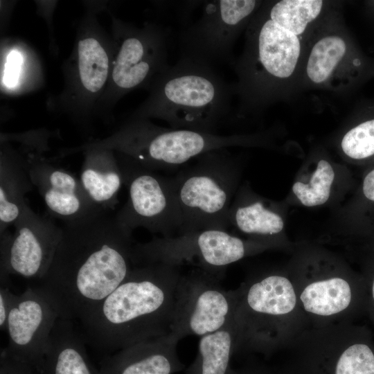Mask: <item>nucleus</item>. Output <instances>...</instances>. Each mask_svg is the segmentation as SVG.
<instances>
[{
  "instance_id": "11",
  "label": "nucleus",
  "mask_w": 374,
  "mask_h": 374,
  "mask_svg": "<svg viewBox=\"0 0 374 374\" xmlns=\"http://www.w3.org/2000/svg\"><path fill=\"white\" fill-rule=\"evenodd\" d=\"M220 280L195 267L177 284L170 333L179 340L215 332L235 319L236 290H226Z\"/></svg>"
},
{
  "instance_id": "8",
  "label": "nucleus",
  "mask_w": 374,
  "mask_h": 374,
  "mask_svg": "<svg viewBox=\"0 0 374 374\" xmlns=\"http://www.w3.org/2000/svg\"><path fill=\"white\" fill-rule=\"evenodd\" d=\"M172 177L181 215L179 235L204 229L226 230L237 168L226 148L198 157Z\"/></svg>"
},
{
  "instance_id": "9",
  "label": "nucleus",
  "mask_w": 374,
  "mask_h": 374,
  "mask_svg": "<svg viewBox=\"0 0 374 374\" xmlns=\"http://www.w3.org/2000/svg\"><path fill=\"white\" fill-rule=\"evenodd\" d=\"M262 247H265L245 241L226 230L204 229L134 242L132 262L134 266L163 262L180 267L187 263L221 280L229 265Z\"/></svg>"
},
{
  "instance_id": "5",
  "label": "nucleus",
  "mask_w": 374,
  "mask_h": 374,
  "mask_svg": "<svg viewBox=\"0 0 374 374\" xmlns=\"http://www.w3.org/2000/svg\"><path fill=\"white\" fill-rule=\"evenodd\" d=\"M100 8H105L87 5L71 53L62 63V89L46 100L51 112L66 116L84 130H89L97 118L98 107L108 85L114 54L112 35L97 17Z\"/></svg>"
},
{
  "instance_id": "10",
  "label": "nucleus",
  "mask_w": 374,
  "mask_h": 374,
  "mask_svg": "<svg viewBox=\"0 0 374 374\" xmlns=\"http://www.w3.org/2000/svg\"><path fill=\"white\" fill-rule=\"evenodd\" d=\"M128 199L115 217L130 232L143 227L163 238L179 235L181 215L172 177L115 152Z\"/></svg>"
},
{
  "instance_id": "19",
  "label": "nucleus",
  "mask_w": 374,
  "mask_h": 374,
  "mask_svg": "<svg viewBox=\"0 0 374 374\" xmlns=\"http://www.w3.org/2000/svg\"><path fill=\"white\" fill-rule=\"evenodd\" d=\"M74 321L59 317L51 332L39 374H100L87 355Z\"/></svg>"
},
{
  "instance_id": "13",
  "label": "nucleus",
  "mask_w": 374,
  "mask_h": 374,
  "mask_svg": "<svg viewBox=\"0 0 374 374\" xmlns=\"http://www.w3.org/2000/svg\"><path fill=\"white\" fill-rule=\"evenodd\" d=\"M59 317L55 303L39 286L28 287L19 295L12 294L5 330L8 345L2 351L39 374Z\"/></svg>"
},
{
  "instance_id": "33",
  "label": "nucleus",
  "mask_w": 374,
  "mask_h": 374,
  "mask_svg": "<svg viewBox=\"0 0 374 374\" xmlns=\"http://www.w3.org/2000/svg\"><path fill=\"white\" fill-rule=\"evenodd\" d=\"M363 193L367 199L374 202V169L364 179Z\"/></svg>"
},
{
  "instance_id": "23",
  "label": "nucleus",
  "mask_w": 374,
  "mask_h": 374,
  "mask_svg": "<svg viewBox=\"0 0 374 374\" xmlns=\"http://www.w3.org/2000/svg\"><path fill=\"white\" fill-rule=\"evenodd\" d=\"M237 337L235 319L222 329L201 337L197 356L186 374H228Z\"/></svg>"
},
{
  "instance_id": "7",
  "label": "nucleus",
  "mask_w": 374,
  "mask_h": 374,
  "mask_svg": "<svg viewBox=\"0 0 374 374\" xmlns=\"http://www.w3.org/2000/svg\"><path fill=\"white\" fill-rule=\"evenodd\" d=\"M114 54L108 85L97 109V118L109 122L125 95L150 89L168 68V33L154 22L138 26L109 12Z\"/></svg>"
},
{
  "instance_id": "30",
  "label": "nucleus",
  "mask_w": 374,
  "mask_h": 374,
  "mask_svg": "<svg viewBox=\"0 0 374 374\" xmlns=\"http://www.w3.org/2000/svg\"><path fill=\"white\" fill-rule=\"evenodd\" d=\"M57 1H37L35 4L37 6V10L38 15H40L46 22L48 25V35L50 44L49 48L53 53H57L58 48L56 44L54 35V29L53 24V12L55 9V6Z\"/></svg>"
},
{
  "instance_id": "1",
  "label": "nucleus",
  "mask_w": 374,
  "mask_h": 374,
  "mask_svg": "<svg viewBox=\"0 0 374 374\" xmlns=\"http://www.w3.org/2000/svg\"><path fill=\"white\" fill-rule=\"evenodd\" d=\"M132 233L109 212L66 224L51 265L39 287L60 317L80 322L134 267Z\"/></svg>"
},
{
  "instance_id": "3",
  "label": "nucleus",
  "mask_w": 374,
  "mask_h": 374,
  "mask_svg": "<svg viewBox=\"0 0 374 374\" xmlns=\"http://www.w3.org/2000/svg\"><path fill=\"white\" fill-rule=\"evenodd\" d=\"M232 91L211 64L181 56L127 118H157L170 128L216 134L226 120Z\"/></svg>"
},
{
  "instance_id": "22",
  "label": "nucleus",
  "mask_w": 374,
  "mask_h": 374,
  "mask_svg": "<svg viewBox=\"0 0 374 374\" xmlns=\"http://www.w3.org/2000/svg\"><path fill=\"white\" fill-rule=\"evenodd\" d=\"M2 49L1 89L22 94L41 87L42 66L35 52L24 42L8 39Z\"/></svg>"
},
{
  "instance_id": "2",
  "label": "nucleus",
  "mask_w": 374,
  "mask_h": 374,
  "mask_svg": "<svg viewBox=\"0 0 374 374\" xmlns=\"http://www.w3.org/2000/svg\"><path fill=\"white\" fill-rule=\"evenodd\" d=\"M181 267H133L124 281L82 320V338L98 350L116 352L170 333Z\"/></svg>"
},
{
  "instance_id": "28",
  "label": "nucleus",
  "mask_w": 374,
  "mask_h": 374,
  "mask_svg": "<svg viewBox=\"0 0 374 374\" xmlns=\"http://www.w3.org/2000/svg\"><path fill=\"white\" fill-rule=\"evenodd\" d=\"M341 148L347 156L355 159L374 155V118L349 130L341 141Z\"/></svg>"
},
{
  "instance_id": "20",
  "label": "nucleus",
  "mask_w": 374,
  "mask_h": 374,
  "mask_svg": "<svg viewBox=\"0 0 374 374\" xmlns=\"http://www.w3.org/2000/svg\"><path fill=\"white\" fill-rule=\"evenodd\" d=\"M82 154L80 181L84 190L98 208L106 212L114 210L123 184L115 152L91 148Z\"/></svg>"
},
{
  "instance_id": "21",
  "label": "nucleus",
  "mask_w": 374,
  "mask_h": 374,
  "mask_svg": "<svg viewBox=\"0 0 374 374\" xmlns=\"http://www.w3.org/2000/svg\"><path fill=\"white\" fill-rule=\"evenodd\" d=\"M253 39L256 65L269 75L286 78L293 73L300 54L296 35L269 17L260 25Z\"/></svg>"
},
{
  "instance_id": "6",
  "label": "nucleus",
  "mask_w": 374,
  "mask_h": 374,
  "mask_svg": "<svg viewBox=\"0 0 374 374\" xmlns=\"http://www.w3.org/2000/svg\"><path fill=\"white\" fill-rule=\"evenodd\" d=\"M238 136L166 128L149 119L127 118L111 134L62 148V157L91 148H105L131 157L154 171L176 168L192 159L243 143Z\"/></svg>"
},
{
  "instance_id": "12",
  "label": "nucleus",
  "mask_w": 374,
  "mask_h": 374,
  "mask_svg": "<svg viewBox=\"0 0 374 374\" xmlns=\"http://www.w3.org/2000/svg\"><path fill=\"white\" fill-rule=\"evenodd\" d=\"M13 233L1 234V285L10 274L41 280L48 271L62 235V228L28 206L14 223Z\"/></svg>"
},
{
  "instance_id": "18",
  "label": "nucleus",
  "mask_w": 374,
  "mask_h": 374,
  "mask_svg": "<svg viewBox=\"0 0 374 374\" xmlns=\"http://www.w3.org/2000/svg\"><path fill=\"white\" fill-rule=\"evenodd\" d=\"M28 163L24 155L9 143L1 142L0 151V233L19 218L28 206L25 195L30 191Z\"/></svg>"
},
{
  "instance_id": "24",
  "label": "nucleus",
  "mask_w": 374,
  "mask_h": 374,
  "mask_svg": "<svg viewBox=\"0 0 374 374\" xmlns=\"http://www.w3.org/2000/svg\"><path fill=\"white\" fill-rule=\"evenodd\" d=\"M229 222L242 233L260 238L276 235L284 226L282 217L261 200L245 201L242 197L231 205Z\"/></svg>"
},
{
  "instance_id": "29",
  "label": "nucleus",
  "mask_w": 374,
  "mask_h": 374,
  "mask_svg": "<svg viewBox=\"0 0 374 374\" xmlns=\"http://www.w3.org/2000/svg\"><path fill=\"white\" fill-rule=\"evenodd\" d=\"M337 374H374V353L366 341L359 339Z\"/></svg>"
},
{
  "instance_id": "14",
  "label": "nucleus",
  "mask_w": 374,
  "mask_h": 374,
  "mask_svg": "<svg viewBox=\"0 0 374 374\" xmlns=\"http://www.w3.org/2000/svg\"><path fill=\"white\" fill-rule=\"evenodd\" d=\"M256 6L254 0L203 1L200 17L181 32V56L210 64L226 62L238 31Z\"/></svg>"
},
{
  "instance_id": "16",
  "label": "nucleus",
  "mask_w": 374,
  "mask_h": 374,
  "mask_svg": "<svg viewBox=\"0 0 374 374\" xmlns=\"http://www.w3.org/2000/svg\"><path fill=\"white\" fill-rule=\"evenodd\" d=\"M21 153L28 163L31 181L51 216L66 224L103 211L92 202L80 181L69 171L53 165L42 153Z\"/></svg>"
},
{
  "instance_id": "17",
  "label": "nucleus",
  "mask_w": 374,
  "mask_h": 374,
  "mask_svg": "<svg viewBox=\"0 0 374 374\" xmlns=\"http://www.w3.org/2000/svg\"><path fill=\"white\" fill-rule=\"evenodd\" d=\"M179 340L171 333L145 340L121 350L105 359L100 374H173L185 366L177 351Z\"/></svg>"
},
{
  "instance_id": "31",
  "label": "nucleus",
  "mask_w": 374,
  "mask_h": 374,
  "mask_svg": "<svg viewBox=\"0 0 374 374\" xmlns=\"http://www.w3.org/2000/svg\"><path fill=\"white\" fill-rule=\"evenodd\" d=\"M0 374H37L30 366L1 353Z\"/></svg>"
},
{
  "instance_id": "27",
  "label": "nucleus",
  "mask_w": 374,
  "mask_h": 374,
  "mask_svg": "<svg viewBox=\"0 0 374 374\" xmlns=\"http://www.w3.org/2000/svg\"><path fill=\"white\" fill-rule=\"evenodd\" d=\"M335 178V172L330 164L326 160H320L310 182L297 181L292 190L300 202L306 206H314L324 204L330 197V188Z\"/></svg>"
},
{
  "instance_id": "25",
  "label": "nucleus",
  "mask_w": 374,
  "mask_h": 374,
  "mask_svg": "<svg viewBox=\"0 0 374 374\" xmlns=\"http://www.w3.org/2000/svg\"><path fill=\"white\" fill-rule=\"evenodd\" d=\"M322 6L320 0H283L271 8L269 17L298 36L304 32L308 23L317 17Z\"/></svg>"
},
{
  "instance_id": "34",
  "label": "nucleus",
  "mask_w": 374,
  "mask_h": 374,
  "mask_svg": "<svg viewBox=\"0 0 374 374\" xmlns=\"http://www.w3.org/2000/svg\"><path fill=\"white\" fill-rule=\"evenodd\" d=\"M371 296L373 302L374 303V278L372 280L371 285Z\"/></svg>"
},
{
  "instance_id": "32",
  "label": "nucleus",
  "mask_w": 374,
  "mask_h": 374,
  "mask_svg": "<svg viewBox=\"0 0 374 374\" xmlns=\"http://www.w3.org/2000/svg\"><path fill=\"white\" fill-rule=\"evenodd\" d=\"M12 292L8 286L1 285L0 288V328L5 331L11 305Z\"/></svg>"
},
{
  "instance_id": "15",
  "label": "nucleus",
  "mask_w": 374,
  "mask_h": 374,
  "mask_svg": "<svg viewBox=\"0 0 374 374\" xmlns=\"http://www.w3.org/2000/svg\"><path fill=\"white\" fill-rule=\"evenodd\" d=\"M291 278L310 326L348 321L357 287L348 274L313 267Z\"/></svg>"
},
{
  "instance_id": "4",
  "label": "nucleus",
  "mask_w": 374,
  "mask_h": 374,
  "mask_svg": "<svg viewBox=\"0 0 374 374\" xmlns=\"http://www.w3.org/2000/svg\"><path fill=\"white\" fill-rule=\"evenodd\" d=\"M235 353H270L287 346L309 323L291 277L269 272L251 277L236 289Z\"/></svg>"
},
{
  "instance_id": "26",
  "label": "nucleus",
  "mask_w": 374,
  "mask_h": 374,
  "mask_svg": "<svg viewBox=\"0 0 374 374\" xmlns=\"http://www.w3.org/2000/svg\"><path fill=\"white\" fill-rule=\"evenodd\" d=\"M346 50L344 41L339 37H326L319 40L312 48L308 62L307 73L310 80L315 83L326 80Z\"/></svg>"
}]
</instances>
